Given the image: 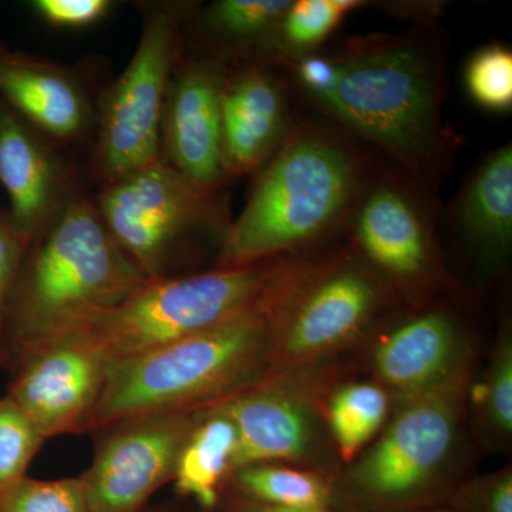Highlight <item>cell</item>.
<instances>
[{"label":"cell","mask_w":512,"mask_h":512,"mask_svg":"<svg viewBox=\"0 0 512 512\" xmlns=\"http://www.w3.org/2000/svg\"><path fill=\"white\" fill-rule=\"evenodd\" d=\"M30 242L20 237L10 224L8 210L0 208V369L9 370L6 349V316L10 296Z\"/></svg>","instance_id":"obj_30"},{"label":"cell","mask_w":512,"mask_h":512,"mask_svg":"<svg viewBox=\"0 0 512 512\" xmlns=\"http://www.w3.org/2000/svg\"><path fill=\"white\" fill-rule=\"evenodd\" d=\"M0 100V185L8 192L10 224L32 242L86 191L79 165Z\"/></svg>","instance_id":"obj_15"},{"label":"cell","mask_w":512,"mask_h":512,"mask_svg":"<svg viewBox=\"0 0 512 512\" xmlns=\"http://www.w3.org/2000/svg\"><path fill=\"white\" fill-rule=\"evenodd\" d=\"M217 512H340L333 510H318V508H288L278 507V505H269L256 503V501L247 500L239 495L225 491L222 494L220 505Z\"/></svg>","instance_id":"obj_32"},{"label":"cell","mask_w":512,"mask_h":512,"mask_svg":"<svg viewBox=\"0 0 512 512\" xmlns=\"http://www.w3.org/2000/svg\"><path fill=\"white\" fill-rule=\"evenodd\" d=\"M372 160L340 128L296 120L255 174L227 232L217 268L305 254L342 235Z\"/></svg>","instance_id":"obj_2"},{"label":"cell","mask_w":512,"mask_h":512,"mask_svg":"<svg viewBox=\"0 0 512 512\" xmlns=\"http://www.w3.org/2000/svg\"><path fill=\"white\" fill-rule=\"evenodd\" d=\"M295 121L291 86L279 67L264 62L225 64L221 141L228 181L258 173Z\"/></svg>","instance_id":"obj_17"},{"label":"cell","mask_w":512,"mask_h":512,"mask_svg":"<svg viewBox=\"0 0 512 512\" xmlns=\"http://www.w3.org/2000/svg\"><path fill=\"white\" fill-rule=\"evenodd\" d=\"M97 64H63L0 42V100L66 153L89 151L101 84Z\"/></svg>","instance_id":"obj_14"},{"label":"cell","mask_w":512,"mask_h":512,"mask_svg":"<svg viewBox=\"0 0 512 512\" xmlns=\"http://www.w3.org/2000/svg\"><path fill=\"white\" fill-rule=\"evenodd\" d=\"M147 281L111 237L94 194L80 192L30 242L20 266L6 316L9 370L29 350L119 305Z\"/></svg>","instance_id":"obj_3"},{"label":"cell","mask_w":512,"mask_h":512,"mask_svg":"<svg viewBox=\"0 0 512 512\" xmlns=\"http://www.w3.org/2000/svg\"><path fill=\"white\" fill-rule=\"evenodd\" d=\"M464 82L468 96L485 110L505 113L512 107V53L507 46L490 45L468 60Z\"/></svg>","instance_id":"obj_28"},{"label":"cell","mask_w":512,"mask_h":512,"mask_svg":"<svg viewBox=\"0 0 512 512\" xmlns=\"http://www.w3.org/2000/svg\"><path fill=\"white\" fill-rule=\"evenodd\" d=\"M473 383V356L426 392L397 400L379 440L338 481L353 512H407L441 505Z\"/></svg>","instance_id":"obj_6"},{"label":"cell","mask_w":512,"mask_h":512,"mask_svg":"<svg viewBox=\"0 0 512 512\" xmlns=\"http://www.w3.org/2000/svg\"><path fill=\"white\" fill-rule=\"evenodd\" d=\"M191 3L141 6L140 39L126 69L101 92L84 173L96 190L160 161L168 87L183 56V28Z\"/></svg>","instance_id":"obj_7"},{"label":"cell","mask_w":512,"mask_h":512,"mask_svg":"<svg viewBox=\"0 0 512 512\" xmlns=\"http://www.w3.org/2000/svg\"><path fill=\"white\" fill-rule=\"evenodd\" d=\"M390 396L379 383L356 382L338 387L326 404V427L343 461L355 460L375 439L389 416Z\"/></svg>","instance_id":"obj_23"},{"label":"cell","mask_w":512,"mask_h":512,"mask_svg":"<svg viewBox=\"0 0 512 512\" xmlns=\"http://www.w3.org/2000/svg\"><path fill=\"white\" fill-rule=\"evenodd\" d=\"M434 224L426 185L399 167L373 163L342 235L396 301L420 305L434 301L443 289L450 288Z\"/></svg>","instance_id":"obj_9"},{"label":"cell","mask_w":512,"mask_h":512,"mask_svg":"<svg viewBox=\"0 0 512 512\" xmlns=\"http://www.w3.org/2000/svg\"><path fill=\"white\" fill-rule=\"evenodd\" d=\"M412 305L380 333L373 349V375L397 400L443 382L471 356L456 313L439 303Z\"/></svg>","instance_id":"obj_18"},{"label":"cell","mask_w":512,"mask_h":512,"mask_svg":"<svg viewBox=\"0 0 512 512\" xmlns=\"http://www.w3.org/2000/svg\"><path fill=\"white\" fill-rule=\"evenodd\" d=\"M144 512H151V511H147V510H146V511H144ZM153 512H161V511H153Z\"/></svg>","instance_id":"obj_34"},{"label":"cell","mask_w":512,"mask_h":512,"mask_svg":"<svg viewBox=\"0 0 512 512\" xmlns=\"http://www.w3.org/2000/svg\"><path fill=\"white\" fill-rule=\"evenodd\" d=\"M225 63L184 52L168 87L160 160L208 191H222L221 87Z\"/></svg>","instance_id":"obj_16"},{"label":"cell","mask_w":512,"mask_h":512,"mask_svg":"<svg viewBox=\"0 0 512 512\" xmlns=\"http://www.w3.org/2000/svg\"><path fill=\"white\" fill-rule=\"evenodd\" d=\"M407 512H454L451 511L450 508H447L446 505H434V507L420 508V510H413Z\"/></svg>","instance_id":"obj_33"},{"label":"cell","mask_w":512,"mask_h":512,"mask_svg":"<svg viewBox=\"0 0 512 512\" xmlns=\"http://www.w3.org/2000/svg\"><path fill=\"white\" fill-rule=\"evenodd\" d=\"M202 512H217V511H202Z\"/></svg>","instance_id":"obj_35"},{"label":"cell","mask_w":512,"mask_h":512,"mask_svg":"<svg viewBox=\"0 0 512 512\" xmlns=\"http://www.w3.org/2000/svg\"><path fill=\"white\" fill-rule=\"evenodd\" d=\"M94 200L148 281L175 278V266L198 245L211 242L220 252L232 222L225 190H204L161 160L96 190Z\"/></svg>","instance_id":"obj_8"},{"label":"cell","mask_w":512,"mask_h":512,"mask_svg":"<svg viewBox=\"0 0 512 512\" xmlns=\"http://www.w3.org/2000/svg\"><path fill=\"white\" fill-rule=\"evenodd\" d=\"M289 291L274 305L111 360L86 433L143 414L210 409L261 382L271 370L276 315Z\"/></svg>","instance_id":"obj_4"},{"label":"cell","mask_w":512,"mask_h":512,"mask_svg":"<svg viewBox=\"0 0 512 512\" xmlns=\"http://www.w3.org/2000/svg\"><path fill=\"white\" fill-rule=\"evenodd\" d=\"M292 0H215L192 6L183 28L184 52L229 64H274L279 26Z\"/></svg>","instance_id":"obj_20"},{"label":"cell","mask_w":512,"mask_h":512,"mask_svg":"<svg viewBox=\"0 0 512 512\" xmlns=\"http://www.w3.org/2000/svg\"><path fill=\"white\" fill-rule=\"evenodd\" d=\"M392 302L390 289L348 245L319 252L279 306L269 375L312 367L348 348Z\"/></svg>","instance_id":"obj_10"},{"label":"cell","mask_w":512,"mask_h":512,"mask_svg":"<svg viewBox=\"0 0 512 512\" xmlns=\"http://www.w3.org/2000/svg\"><path fill=\"white\" fill-rule=\"evenodd\" d=\"M110 356L82 326L29 350L10 367L8 396L46 440L86 433L106 386Z\"/></svg>","instance_id":"obj_12"},{"label":"cell","mask_w":512,"mask_h":512,"mask_svg":"<svg viewBox=\"0 0 512 512\" xmlns=\"http://www.w3.org/2000/svg\"><path fill=\"white\" fill-rule=\"evenodd\" d=\"M225 491L278 507L353 512L338 481L319 471L286 464L238 468L229 478Z\"/></svg>","instance_id":"obj_22"},{"label":"cell","mask_w":512,"mask_h":512,"mask_svg":"<svg viewBox=\"0 0 512 512\" xmlns=\"http://www.w3.org/2000/svg\"><path fill=\"white\" fill-rule=\"evenodd\" d=\"M363 5L362 0H292L279 26L274 66L319 52L346 16Z\"/></svg>","instance_id":"obj_24"},{"label":"cell","mask_w":512,"mask_h":512,"mask_svg":"<svg viewBox=\"0 0 512 512\" xmlns=\"http://www.w3.org/2000/svg\"><path fill=\"white\" fill-rule=\"evenodd\" d=\"M237 453L238 431L232 420L214 407L202 410L178 457L171 483L175 493L195 501L202 511H217Z\"/></svg>","instance_id":"obj_21"},{"label":"cell","mask_w":512,"mask_h":512,"mask_svg":"<svg viewBox=\"0 0 512 512\" xmlns=\"http://www.w3.org/2000/svg\"><path fill=\"white\" fill-rule=\"evenodd\" d=\"M335 83L306 101L350 137L367 141L430 188L457 141L443 119L444 60L436 32L350 39L333 53Z\"/></svg>","instance_id":"obj_1"},{"label":"cell","mask_w":512,"mask_h":512,"mask_svg":"<svg viewBox=\"0 0 512 512\" xmlns=\"http://www.w3.org/2000/svg\"><path fill=\"white\" fill-rule=\"evenodd\" d=\"M468 397L485 437L494 444L510 443L512 436V339L504 329L481 382L471 383Z\"/></svg>","instance_id":"obj_25"},{"label":"cell","mask_w":512,"mask_h":512,"mask_svg":"<svg viewBox=\"0 0 512 512\" xmlns=\"http://www.w3.org/2000/svg\"><path fill=\"white\" fill-rule=\"evenodd\" d=\"M0 512H89L82 478L25 477L0 494Z\"/></svg>","instance_id":"obj_27"},{"label":"cell","mask_w":512,"mask_h":512,"mask_svg":"<svg viewBox=\"0 0 512 512\" xmlns=\"http://www.w3.org/2000/svg\"><path fill=\"white\" fill-rule=\"evenodd\" d=\"M202 410L151 413L97 431L93 460L82 478L89 512H144L173 483L185 440Z\"/></svg>","instance_id":"obj_11"},{"label":"cell","mask_w":512,"mask_h":512,"mask_svg":"<svg viewBox=\"0 0 512 512\" xmlns=\"http://www.w3.org/2000/svg\"><path fill=\"white\" fill-rule=\"evenodd\" d=\"M319 392L313 384L302 386V377L291 370L272 373L214 406L237 427L235 471L254 464H295L319 471L316 464L328 454L316 402Z\"/></svg>","instance_id":"obj_13"},{"label":"cell","mask_w":512,"mask_h":512,"mask_svg":"<svg viewBox=\"0 0 512 512\" xmlns=\"http://www.w3.org/2000/svg\"><path fill=\"white\" fill-rule=\"evenodd\" d=\"M316 251L147 281L119 305L76 326L86 329L111 360L140 355L274 305Z\"/></svg>","instance_id":"obj_5"},{"label":"cell","mask_w":512,"mask_h":512,"mask_svg":"<svg viewBox=\"0 0 512 512\" xmlns=\"http://www.w3.org/2000/svg\"><path fill=\"white\" fill-rule=\"evenodd\" d=\"M451 224L488 275L503 272L512 249V146L498 147L467 178L451 208Z\"/></svg>","instance_id":"obj_19"},{"label":"cell","mask_w":512,"mask_h":512,"mask_svg":"<svg viewBox=\"0 0 512 512\" xmlns=\"http://www.w3.org/2000/svg\"><path fill=\"white\" fill-rule=\"evenodd\" d=\"M441 505L454 512H512L511 467L454 485Z\"/></svg>","instance_id":"obj_29"},{"label":"cell","mask_w":512,"mask_h":512,"mask_svg":"<svg viewBox=\"0 0 512 512\" xmlns=\"http://www.w3.org/2000/svg\"><path fill=\"white\" fill-rule=\"evenodd\" d=\"M45 437L8 394L0 397V494L28 477Z\"/></svg>","instance_id":"obj_26"},{"label":"cell","mask_w":512,"mask_h":512,"mask_svg":"<svg viewBox=\"0 0 512 512\" xmlns=\"http://www.w3.org/2000/svg\"><path fill=\"white\" fill-rule=\"evenodd\" d=\"M116 3L111 0H33L30 8L47 25L82 29L106 19Z\"/></svg>","instance_id":"obj_31"}]
</instances>
